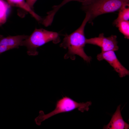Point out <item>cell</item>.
<instances>
[{
	"instance_id": "cell-6",
	"label": "cell",
	"mask_w": 129,
	"mask_h": 129,
	"mask_svg": "<svg viewBox=\"0 0 129 129\" xmlns=\"http://www.w3.org/2000/svg\"><path fill=\"white\" fill-rule=\"evenodd\" d=\"M99 61L104 60L107 62L118 74L120 77L129 75V71L124 66L118 59L114 52L113 50L101 52L97 56Z\"/></svg>"
},
{
	"instance_id": "cell-9",
	"label": "cell",
	"mask_w": 129,
	"mask_h": 129,
	"mask_svg": "<svg viewBox=\"0 0 129 129\" xmlns=\"http://www.w3.org/2000/svg\"><path fill=\"white\" fill-rule=\"evenodd\" d=\"M11 6L19 7L29 12L38 22H40L42 18L36 14L28 5L25 0H7Z\"/></svg>"
},
{
	"instance_id": "cell-7",
	"label": "cell",
	"mask_w": 129,
	"mask_h": 129,
	"mask_svg": "<svg viewBox=\"0 0 129 129\" xmlns=\"http://www.w3.org/2000/svg\"><path fill=\"white\" fill-rule=\"evenodd\" d=\"M121 105L117 107V109L113 115L109 123L104 126L103 129H127L129 125L124 120L120 110Z\"/></svg>"
},
{
	"instance_id": "cell-4",
	"label": "cell",
	"mask_w": 129,
	"mask_h": 129,
	"mask_svg": "<svg viewBox=\"0 0 129 129\" xmlns=\"http://www.w3.org/2000/svg\"><path fill=\"white\" fill-rule=\"evenodd\" d=\"M60 41L59 34L57 32L43 28H36L27 38L22 41L21 46L27 47L28 55L35 56L38 54L37 50L38 47L50 41L57 44Z\"/></svg>"
},
{
	"instance_id": "cell-5",
	"label": "cell",
	"mask_w": 129,
	"mask_h": 129,
	"mask_svg": "<svg viewBox=\"0 0 129 129\" xmlns=\"http://www.w3.org/2000/svg\"><path fill=\"white\" fill-rule=\"evenodd\" d=\"M116 35H111L108 37L104 36L103 33H100L98 37L86 39V44L96 45L100 47L102 52L113 50L116 51L119 49Z\"/></svg>"
},
{
	"instance_id": "cell-15",
	"label": "cell",
	"mask_w": 129,
	"mask_h": 129,
	"mask_svg": "<svg viewBox=\"0 0 129 129\" xmlns=\"http://www.w3.org/2000/svg\"><path fill=\"white\" fill-rule=\"evenodd\" d=\"M37 0H26V2L29 6L33 10V6Z\"/></svg>"
},
{
	"instance_id": "cell-2",
	"label": "cell",
	"mask_w": 129,
	"mask_h": 129,
	"mask_svg": "<svg viewBox=\"0 0 129 129\" xmlns=\"http://www.w3.org/2000/svg\"><path fill=\"white\" fill-rule=\"evenodd\" d=\"M129 4V0H89L82 3V9L88 14V22L100 15L113 12L119 10L124 5Z\"/></svg>"
},
{
	"instance_id": "cell-13",
	"label": "cell",
	"mask_w": 129,
	"mask_h": 129,
	"mask_svg": "<svg viewBox=\"0 0 129 129\" xmlns=\"http://www.w3.org/2000/svg\"><path fill=\"white\" fill-rule=\"evenodd\" d=\"M11 6L5 0H0V11H9Z\"/></svg>"
},
{
	"instance_id": "cell-14",
	"label": "cell",
	"mask_w": 129,
	"mask_h": 129,
	"mask_svg": "<svg viewBox=\"0 0 129 129\" xmlns=\"http://www.w3.org/2000/svg\"><path fill=\"white\" fill-rule=\"evenodd\" d=\"M9 11H0V26L6 22Z\"/></svg>"
},
{
	"instance_id": "cell-12",
	"label": "cell",
	"mask_w": 129,
	"mask_h": 129,
	"mask_svg": "<svg viewBox=\"0 0 129 129\" xmlns=\"http://www.w3.org/2000/svg\"><path fill=\"white\" fill-rule=\"evenodd\" d=\"M115 25L118 28L119 31L124 36V38H129V22L122 21L117 23Z\"/></svg>"
},
{
	"instance_id": "cell-11",
	"label": "cell",
	"mask_w": 129,
	"mask_h": 129,
	"mask_svg": "<svg viewBox=\"0 0 129 129\" xmlns=\"http://www.w3.org/2000/svg\"><path fill=\"white\" fill-rule=\"evenodd\" d=\"M89 0H63L59 4L54 5L53 7V10L48 12L47 17L51 20H53L54 16L58 10L62 6L68 2L71 1H76L81 2L82 3H85Z\"/></svg>"
},
{
	"instance_id": "cell-10",
	"label": "cell",
	"mask_w": 129,
	"mask_h": 129,
	"mask_svg": "<svg viewBox=\"0 0 129 129\" xmlns=\"http://www.w3.org/2000/svg\"><path fill=\"white\" fill-rule=\"evenodd\" d=\"M129 4L125 5L119 10L118 17L113 22V24L115 25L118 22L121 21H129Z\"/></svg>"
},
{
	"instance_id": "cell-1",
	"label": "cell",
	"mask_w": 129,
	"mask_h": 129,
	"mask_svg": "<svg viewBox=\"0 0 129 129\" xmlns=\"http://www.w3.org/2000/svg\"><path fill=\"white\" fill-rule=\"evenodd\" d=\"M89 16L86 13L85 17L80 26L71 33L66 34L62 42L60 44L61 47L68 50L65 55V59L70 58L72 60L75 59V55H78L87 62H90L91 57L85 53L84 48L86 43L84 29L86 23L89 19Z\"/></svg>"
},
{
	"instance_id": "cell-3",
	"label": "cell",
	"mask_w": 129,
	"mask_h": 129,
	"mask_svg": "<svg viewBox=\"0 0 129 129\" xmlns=\"http://www.w3.org/2000/svg\"><path fill=\"white\" fill-rule=\"evenodd\" d=\"M91 104V101L78 103L65 96L57 101L55 108L51 112L45 114L43 111L40 110L38 115L34 119V122L37 125L40 126L43 121L58 114L70 112L76 109L82 112L88 111Z\"/></svg>"
},
{
	"instance_id": "cell-8",
	"label": "cell",
	"mask_w": 129,
	"mask_h": 129,
	"mask_svg": "<svg viewBox=\"0 0 129 129\" xmlns=\"http://www.w3.org/2000/svg\"><path fill=\"white\" fill-rule=\"evenodd\" d=\"M29 36L28 35H22L5 37L0 35V45L6 46L9 48L11 49L18 48L19 46H21L22 41Z\"/></svg>"
}]
</instances>
